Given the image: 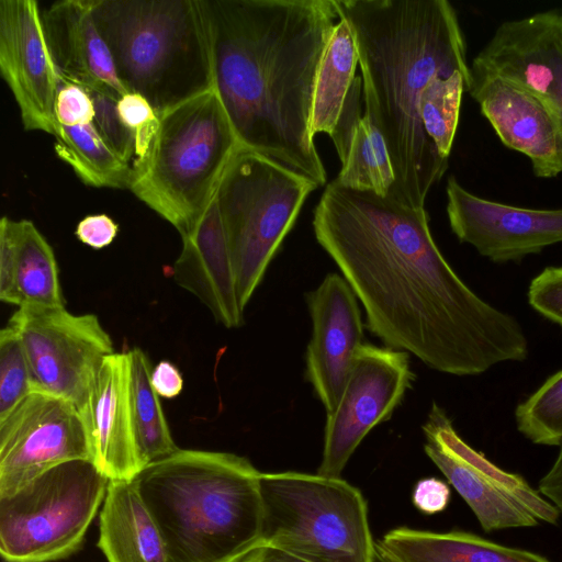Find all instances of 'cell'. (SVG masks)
Returning a JSON list of instances; mask_svg holds the SVG:
<instances>
[{
	"mask_svg": "<svg viewBox=\"0 0 562 562\" xmlns=\"http://www.w3.org/2000/svg\"><path fill=\"white\" fill-rule=\"evenodd\" d=\"M313 231L385 347L460 376L528 358L520 323L457 274L432 238L425 206L334 179L314 209Z\"/></svg>",
	"mask_w": 562,
	"mask_h": 562,
	"instance_id": "cell-1",
	"label": "cell"
},
{
	"mask_svg": "<svg viewBox=\"0 0 562 562\" xmlns=\"http://www.w3.org/2000/svg\"><path fill=\"white\" fill-rule=\"evenodd\" d=\"M214 90L239 145L326 184L311 128L335 0H203Z\"/></svg>",
	"mask_w": 562,
	"mask_h": 562,
	"instance_id": "cell-2",
	"label": "cell"
},
{
	"mask_svg": "<svg viewBox=\"0 0 562 562\" xmlns=\"http://www.w3.org/2000/svg\"><path fill=\"white\" fill-rule=\"evenodd\" d=\"M355 38L364 115L382 135L395 183L389 196L424 207L448 169L425 133L419 106L428 82L456 71L470 80L467 43L447 0H335Z\"/></svg>",
	"mask_w": 562,
	"mask_h": 562,
	"instance_id": "cell-3",
	"label": "cell"
},
{
	"mask_svg": "<svg viewBox=\"0 0 562 562\" xmlns=\"http://www.w3.org/2000/svg\"><path fill=\"white\" fill-rule=\"evenodd\" d=\"M260 474L235 453L179 448L132 481L169 562H243L261 544Z\"/></svg>",
	"mask_w": 562,
	"mask_h": 562,
	"instance_id": "cell-4",
	"label": "cell"
},
{
	"mask_svg": "<svg viewBox=\"0 0 562 562\" xmlns=\"http://www.w3.org/2000/svg\"><path fill=\"white\" fill-rule=\"evenodd\" d=\"M91 11L122 85L158 116L214 89L203 0H91Z\"/></svg>",
	"mask_w": 562,
	"mask_h": 562,
	"instance_id": "cell-5",
	"label": "cell"
},
{
	"mask_svg": "<svg viewBox=\"0 0 562 562\" xmlns=\"http://www.w3.org/2000/svg\"><path fill=\"white\" fill-rule=\"evenodd\" d=\"M239 147L212 89L159 116L147 154L132 166L128 189L182 238L205 213Z\"/></svg>",
	"mask_w": 562,
	"mask_h": 562,
	"instance_id": "cell-6",
	"label": "cell"
},
{
	"mask_svg": "<svg viewBox=\"0 0 562 562\" xmlns=\"http://www.w3.org/2000/svg\"><path fill=\"white\" fill-rule=\"evenodd\" d=\"M261 544L307 562H373L376 541L360 490L341 477L260 474Z\"/></svg>",
	"mask_w": 562,
	"mask_h": 562,
	"instance_id": "cell-7",
	"label": "cell"
},
{
	"mask_svg": "<svg viewBox=\"0 0 562 562\" xmlns=\"http://www.w3.org/2000/svg\"><path fill=\"white\" fill-rule=\"evenodd\" d=\"M316 188L310 178L241 146L232 157L215 200L243 310Z\"/></svg>",
	"mask_w": 562,
	"mask_h": 562,
	"instance_id": "cell-8",
	"label": "cell"
},
{
	"mask_svg": "<svg viewBox=\"0 0 562 562\" xmlns=\"http://www.w3.org/2000/svg\"><path fill=\"white\" fill-rule=\"evenodd\" d=\"M110 480L91 460L60 463L0 496V554L7 562H54L77 552Z\"/></svg>",
	"mask_w": 562,
	"mask_h": 562,
	"instance_id": "cell-9",
	"label": "cell"
},
{
	"mask_svg": "<svg viewBox=\"0 0 562 562\" xmlns=\"http://www.w3.org/2000/svg\"><path fill=\"white\" fill-rule=\"evenodd\" d=\"M424 450L465 501L485 531L555 524L558 508L520 475L507 472L468 445L446 411L432 403Z\"/></svg>",
	"mask_w": 562,
	"mask_h": 562,
	"instance_id": "cell-10",
	"label": "cell"
},
{
	"mask_svg": "<svg viewBox=\"0 0 562 562\" xmlns=\"http://www.w3.org/2000/svg\"><path fill=\"white\" fill-rule=\"evenodd\" d=\"M19 334L34 392L85 403L104 359L114 353L110 335L94 314L65 306H22L8 322Z\"/></svg>",
	"mask_w": 562,
	"mask_h": 562,
	"instance_id": "cell-11",
	"label": "cell"
},
{
	"mask_svg": "<svg viewBox=\"0 0 562 562\" xmlns=\"http://www.w3.org/2000/svg\"><path fill=\"white\" fill-rule=\"evenodd\" d=\"M409 353L363 344L336 407L326 413L317 473L340 477L369 431L391 417L412 382Z\"/></svg>",
	"mask_w": 562,
	"mask_h": 562,
	"instance_id": "cell-12",
	"label": "cell"
},
{
	"mask_svg": "<svg viewBox=\"0 0 562 562\" xmlns=\"http://www.w3.org/2000/svg\"><path fill=\"white\" fill-rule=\"evenodd\" d=\"M91 460L79 409L41 392L0 420V496L67 461Z\"/></svg>",
	"mask_w": 562,
	"mask_h": 562,
	"instance_id": "cell-13",
	"label": "cell"
},
{
	"mask_svg": "<svg viewBox=\"0 0 562 562\" xmlns=\"http://www.w3.org/2000/svg\"><path fill=\"white\" fill-rule=\"evenodd\" d=\"M450 228L461 243L496 263L518 261L562 243V209H529L475 195L450 176L446 186Z\"/></svg>",
	"mask_w": 562,
	"mask_h": 562,
	"instance_id": "cell-14",
	"label": "cell"
},
{
	"mask_svg": "<svg viewBox=\"0 0 562 562\" xmlns=\"http://www.w3.org/2000/svg\"><path fill=\"white\" fill-rule=\"evenodd\" d=\"M0 70L27 131L54 135L60 76L46 41L42 11L34 0L0 1Z\"/></svg>",
	"mask_w": 562,
	"mask_h": 562,
	"instance_id": "cell-15",
	"label": "cell"
},
{
	"mask_svg": "<svg viewBox=\"0 0 562 562\" xmlns=\"http://www.w3.org/2000/svg\"><path fill=\"white\" fill-rule=\"evenodd\" d=\"M562 52V11L548 10L503 22L470 65V81L501 79L554 106ZM469 85V83H468Z\"/></svg>",
	"mask_w": 562,
	"mask_h": 562,
	"instance_id": "cell-16",
	"label": "cell"
},
{
	"mask_svg": "<svg viewBox=\"0 0 562 562\" xmlns=\"http://www.w3.org/2000/svg\"><path fill=\"white\" fill-rule=\"evenodd\" d=\"M306 299L312 319V336L305 355L306 378L329 413L336 407L363 345L361 312L350 285L334 272Z\"/></svg>",
	"mask_w": 562,
	"mask_h": 562,
	"instance_id": "cell-17",
	"label": "cell"
},
{
	"mask_svg": "<svg viewBox=\"0 0 562 562\" xmlns=\"http://www.w3.org/2000/svg\"><path fill=\"white\" fill-rule=\"evenodd\" d=\"M467 91L501 142L529 158L537 178L562 173V122L557 106L496 78L472 80Z\"/></svg>",
	"mask_w": 562,
	"mask_h": 562,
	"instance_id": "cell-18",
	"label": "cell"
},
{
	"mask_svg": "<svg viewBox=\"0 0 562 562\" xmlns=\"http://www.w3.org/2000/svg\"><path fill=\"white\" fill-rule=\"evenodd\" d=\"M127 352L108 356L79 408L92 463L109 480H133L143 469L131 407Z\"/></svg>",
	"mask_w": 562,
	"mask_h": 562,
	"instance_id": "cell-19",
	"label": "cell"
},
{
	"mask_svg": "<svg viewBox=\"0 0 562 562\" xmlns=\"http://www.w3.org/2000/svg\"><path fill=\"white\" fill-rule=\"evenodd\" d=\"M176 283L195 295L226 328L243 324L236 277L215 195L194 229L182 237L170 268Z\"/></svg>",
	"mask_w": 562,
	"mask_h": 562,
	"instance_id": "cell-20",
	"label": "cell"
},
{
	"mask_svg": "<svg viewBox=\"0 0 562 562\" xmlns=\"http://www.w3.org/2000/svg\"><path fill=\"white\" fill-rule=\"evenodd\" d=\"M42 21L61 80L116 99L127 93L93 20L91 0L56 1L42 11Z\"/></svg>",
	"mask_w": 562,
	"mask_h": 562,
	"instance_id": "cell-21",
	"label": "cell"
},
{
	"mask_svg": "<svg viewBox=\"0 0 562 562\" xmlns=\"http://www.w3.org/2000/svg\"><path fill=\"white\" fill-rule=\"evenodd\" d=\"M98 547L108 562H169L161 533L132 480H110Z\"/></svg>",
	"mask_w": 562,
	"mask_h": 562,
	"instance_id": "cell-22",
	"label": "cell"
},
{
	"mask_svg": "<svg viewBox=\"0 0 562 562\" xmlns=\"http://www.w3.org/2000/svg\"><path fill=\"white\" fill-rule=\"evenodd\" d=\"M379 542L401 562H551L461 530L434 532L402 526L389 530Z\"/></svg>",
	"mask_w": 562,
	"mask_h": 562,
	"instance_id": "cell-23",
	"label": "cell"
},
{
	"mask_svg": "<svg viewBox=\"0 0 562 562\" xmlns=\"http://www.w3.org/2000/svg\"><path fill=\"white\" fill-rule=\"evenodd\" d=\"M15 257L12 305L65 306L53 248L29 220L13 221Z\"/></svg>",
	"mask_w": 562,
	"mask_h": 562,
	"instance_id": "cell-24",
	"label": "cell"
},
{
	"mask_svg": "<svg viewBox=\"0 0 562 562\" xmlns=\"http://www.w3.org/2000/svg\"><path fill=\"white\" fill-rule=\"evenodd\" d=\"M359 65L358 52L348 23L338 19L318 67L311 128L331 135Z\"/></svg>",
	"mask_w": 562,
	"mask_h": 562,
	"instance_id": "cell-25",
	"label": "cell"
},
{
	"mask_svg": "<svg viewBox=\"0 0 562 562\" xmlns=\"http://www.w3.org/2000/svg\"><path fill=\"white\" fill-rule=\"evenodd\" d=\"M55 151L88 186L130 188L132 165L103 139L93 122L78 126L58 123L54 133Z\"/></svg>",
	"mask_w": 562,
	"mask_h": 562,
	"instance_id": "cell-26",
	"label": "cell"
},
{
	"mask_svg": "<svg viewBox=\"0 0 562 562\" xmlns=\"http://www.w3.org/2000/svg\"><path fill=\"white\" fill-rule=\"evenodd\" d=\"M131 407L138 452L144 468L179 448L172 439L159 395L150 383V362L139 348L128 351Z\"/></svg>",
	"mask_w": 562,
	"mask_h": 562,
	"instance_id": "cell-27",
	"label": "cell"
},
{
	"mask_svg": "<svg viewBox=\"0 0 562 562\" xmlns=\"http://www.w3.org/2000/svg\"><path fill=\"white\" fill-rule=\"evenodd\" d=\"M335 180L342 187L371 191L381 196H389L394 187L385 142L367 115L353 134L347 158Z\"/></svg>",
	"mask_w": 562,
	"mask_h": 562,
	"instance_id": "cell-28",
	"label": "cell"
},
{
	"mask_svg": "<svg viewBox=\"0 0 562 562\" xmlns=\"http://www.w3.org/2000/svg\"><path fill=\"white\" fill-rule=\"evenodd\" d=\"M468 83V77L460 71L448 77H436L428 82L420 101L419 113L425 133L445 159H449L451 153L462 94Z\"/></svg>",
	"mask_w": 562,
	"mask_h": 562,
	"instance_id": "cell-29",
	"label": "cell"
},
{
	"mask_svg": "<svg viewBox=\"0 0 562 562\" xmlns=\"http://www.w3.org/2000/svg\"><path fill=\"white\" fill-rule=\"evenodd\" d=\"M518 431L536 445L557 446L562 441V370L548 378L517 405Z\"/></svg>",
	"mask_w": 562,
	"mask_h": 562,
	"instance_id": "cell-30",
	"label": "cell"
},
{
	"mask_svg": "<svg viewBox=\"0 0 562 562\" xmlns=\"http://www.w3.org/2000/svg\"><path fill=\"white\" fill-rule=\"evenodd\" d=\"M33 392L23 344L18 331L7 325L0 331V420Z\"/></svg>",
	"mask_w": 562,
	"mask_h": 562,
	"instance_id": "cell-31",
	"label": "cell"
},
{
	"mask_svg": "<svg viewBox=\"0 0 562 562\" xmlns=\"http://www.w3.org/2000/svg\"><path fill=\"white\" fill-rule=\"evenodd\" d=\"M94 108L93 124L106 144L125 161L133 165L136 140L133 132L123 123L115 97L93 89H87Z\"/></svg>",
	"mask_w": 562,
	"mask_h": 562,
	"instance_id": "cell-32",
	"label": "cell"
},
{
	"mask_svg": "<svg viewBox=\"0 0 562 562\" xmlns=\"http://www.w3.org/2000/svg\"><path fill=\"white\" fill-rule=\"evenodd\" d=\"M117 111L123 123L135 136V164L147 154L159 126V116L144 97L133 92H127L117 100Z\"/></svg>",
	"mask_w": 562,
	"mask_h": 562,
	"instance_id": "cell-33",
	"label": "cell"
},
{
	"mask_svg": "<svg viewBox=\"0 0 562 562\" xmlns=\"http://www.w3.org/2000/svg\"><path fill=\"white\" fill-rule=\"evenodd\" d=\"M527 296L537 313L562 327V266L547 267L538 273Z\"/></svg>",
	"mask_w": 562,
	"mask_h": 562,
	"instance_id": "cell-34",
	"label": "cell"
},
{
	"mask_svg": "<svg viewBox=\"0 0 562 562\" xmlns=\"http://www.w3.org/2000/svg\"><path fill=\"white\" fill-rule=\"evenodd\" d=\"M55 116L57 122L65 126L92 123L94 108L87 89L74 82L60 80L55 101Z\"/></svg>",
	"mask_w": 562,
	"mask_h": 562,
	"instance_id": "cell-35",
	"label": "cell"
},
{
	"mask_svg": "<svg viewBox=\"0 0 562 562\" xmlns=\"http://www.w3.org/2000/svg\"><path fill=\"white\" fill-rule=\"evenodd\" d=\"M362 79L357 76L348 91L336 126L329 136L341 164H344L347 158L353 134L364 116V113H362Z\"/></svg>",
	"mask_w": 562,
	"mask_h": 562,
	"instance_id": "cell-36",
	"label": "cell"
},
{
	"mask_svg": "<svg viewBox=\"0 0 562 562\" xmlns=\"http://www.w3.org/2000/svg\"><path fill=\"white\" fill-rule=\"evenodd\" d=\"M449 485L437 477H425L416 482L412 493L414 506L425 515L443 512L450 502Z\"/></svg>",
	"mask_w": 562,
	"mask_h": 562,
	"instance_id": "cell-37",
	"label": "cell"
},
{
	"mask_svg": "<svg viewBox=\"0 0 562 562\" xmlns=\"http://www.w3.org/2000/svg\"><path fill=\"white\" fill-rule=\"evenodd\" d=\"M15 241L13 220L3 216L0 221V300L12 303Z\"/></svg>",
	"mask_w": 562,
	"mask_h": 562,
	"instance_id": "cell-38",
	"label": "cell"
},
{
	"mask_svg": "<svg viewBox=\"0 0 562 562\" xmlns=\"http://www.w3.org/2000/svg\"><path fill=\"white\" fill-rule=\"evenodd\" d=\"M119 225L106 214L88 215L77 225V238L93 249L109 246L117 235Z\"/></svg>",
	"mask_w": 562,
	"mask_h": 562,
	"instance_id": "cell-39",
	"label": "cell"
},
{
	"mask_svg": "<svg viewBox=\"0 0 562 562\" xmlns=\"http://www.w3.org/2000/svg\"><path fill=\"white\" fill-rule=\"evenodd\" d=\"M155 392L165 398L178 396L183 389V379L178 368L168 360L160 361L150 373Z\"/></svg>",
	"mask_w": 562,
	"mask_h": 562,
	"instance_id": "cell-40",
	"label": "cell"
},
{
	"mask_svg": "<svg viewBox=\"0 0 562 562\" xmlns=\"http://www.w3.org/2000/svg\"><path fill=\"white\" fill-rule=\"evenodd\" d=\"M539 492L551 502L562 515V441L552 467L539 482Z\"/></svg>",
	"mask_w": 562,
	"mask_h": 562,
	"instance_id": "cell-41",
	"label": "cell"
},
{
	"mask_svg": "<svg viewBox=\"0 0 562 562\" xmlns=\"http://www.w3.org/2000/svg\"><path fill=\"white\" fill-rule=\"evenodd\" d=\"M243 562H307L276 548L260 546L249 553Z\"/></svg>",
	"mask_w": 562,
	"mask_h": 562,
	"instance_id": "cell-42",
	"label": "cell"
},
{
	"mask_svg": "<svg viewBox=\"0 0 562 562\" xmlns=\"http://www.w3.org/2000/svg\"><path fill=\"white\" fill-rule=\"evenodd\" d=\"M373 562H401L390 553L379 541H376Z\"/></svg>",
	"mask_w": 562,
	"mask_h": 562,
	"instance_id": "cell-43",
	"label": "cell"
},
{
	"mask_svg": "<svg viewBox=\"0 0 562 562\" xmlns=\"http://www.w3.org/2000/svg\"><path fill=\"white\" fill-rule=\"evenodd\" d=\"M557 102L562 122V52L557 68Z\"/></svg>",
	"mask_w": 562,
	"mask_h": 562,
	"instance_id": "cell-44",
	"label": "cell"
}]
</instances>
